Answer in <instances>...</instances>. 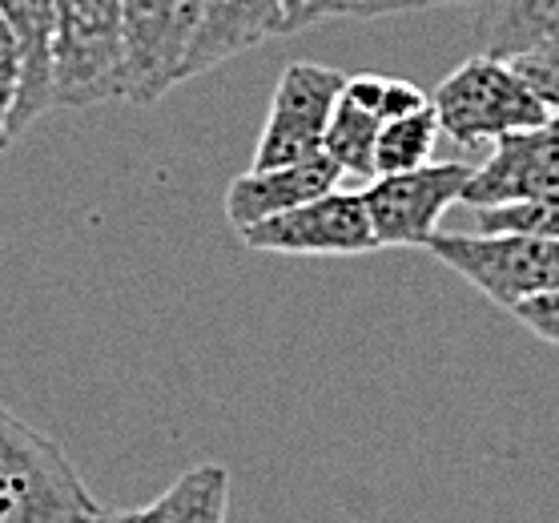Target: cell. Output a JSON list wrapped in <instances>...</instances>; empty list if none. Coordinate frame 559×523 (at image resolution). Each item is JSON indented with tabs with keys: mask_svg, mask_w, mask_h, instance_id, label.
<instances>
[{
	"mask_svg": "<svg viewBox=\"0 0 559 523\" xmlns=\"http://www.w3.org/2000/svg\"><path fill=\"white\" fill-rule=\"evenodd\" d=\"M102 515L64 447L0 403V523H90Z\"/></svg>",
	"mask_w": 559,
	"mask_h": 523,
	"instance_id": "cell-1",
	"label": "cell"
},
{
	"mask_svg": "<svg viewBox=\"0 0 559 523\" xmlns=\"http://www.w3.org/2000/svg\"><path fill=\"white\" fill-rule=\"evenodd\" d=\"M52 109L121 102V0H52Z\"/></svg>",
	"mask_w": 559,
	"mask_h": 523,
	"instance_id": "cell-2",
	"label": "cell"
},
{
	"mask_svg": "<svg viewBox=\"0 0 559 523\" xmlns=\"http://www.w3.org/2000/svg\"><path fill=\"white\" fill-rule=\"evenodd\" d=\"M431 109L439 117V129L459 145H496L508 133L544 126L547 105L535 97V90L523 81L515 61H499L475 52L463 61L451 78L435 90Z\"/></svg>",
	"mask_w": 559,
	"mask_h": 523,
	"instance_id": "cell-3",
	"label": "cell"
},
{
	"mask_svg": "<svg viewBox=\"0 0 559 523\" xmlns=\"http://www.w3.org/2000/svg\"><path fill=\"white\" fill-rule=\"evenodd\" d=\"M427 250L503 310H515L535 294H547L559 286L556 238H535V234H435Z\"/></svg>",
	"mask_w": 559,
	"mask_h": 523,
	"instance_id": "cell-4",
	"label": "cell"
},
{
	"mask_svg": "<svg viewBox=\"0 0 559 523\" xmlns=\"http://www.w3.org/2000/svg\"><path fill=\"white\" fill-rule=\"evenodd\" d=\"M202 25V0H121V102L157 105L174 85Z\"/></svg>",
	"mask_w": 559,
	"mask_h": 523,
	"instance_id": "cell-5",
	"label": "cell"
},
{
	"mask_svg": "<svg viewBox=\"0 0 559 523\" xmlns=\"http://www.w3.org/2000/svg\"><path fill=\"white\" fill-rule=\"evenodd\" d=\"M343 85L346 78L331 64H286L278 78V90L270 97L266 126H262L250 169H278L322 157V141H326V129H331L334 105L343 97Z\"/></svg>",
	"mask_w": 559,
	"mask_h": 523,
	"instance_id": "cell-6",
	"label": "cell"
},
{
	"mask_svg": "<svg viewBox=\"0 0 559 523\" xmlns=\"http://www.w3.org/2000/svg\"><path fill=\"white\" fill-rule=\"evenodd\" d=\"M475 169L463 162H431L411 174H391L362 186V205L379 246H431L439 222L471 186Z\"/></svg>",
	"mask_w": 559,
	"mask_h": 523,
	"instance_id": "cell-7",
	"label": "cell"
},
{
	"mask_svg": "<svg viewBox=\"0 0 559 523\" xmlns=\"http://www.w3.org/2000/svg\"><path fill=\"white\" fill-rule=\"evenodd\" d=\"M238 242L250 250L294 258H355L379 250L362 193L350 190H331L290 210V214L258 222V226L238 234Z\"/></svg>",
	"mask_w": 559,
	"mask_h": 523,
	"instance_id": "cell-8",
	"label": "cell"
},
{
	"mask_svg": "<svg viewBox=\"0 0 559 523\" xmlns=\"http://www.w3.org/2000/svg\"><path fill=\"white\" fill-rule=\"evenodd\" d=\"M559 190V117L544 126L520 129L496 141L484 166L471 174L463 205L471 210H499L547 198Z\"/></svg>",
	"mask_w": 559,
	"mask_h": 523,
	"instance_id": "cell-9",
	"label": "cell"
},
{
	"mask_svg": "<svg viewBox=\"0 0 559 523\" xmlns=\"http://www.w3.org/2000/svg\"><path fill=\"white\" fill-rule=\"evenodd\" d=\"M306 25V0H202V25L186 57L181 81L214 73L270 37H286Z\"/></svg>",
	"mask_w": 559,
	"mask_h": 523,
	"instance_id": "cell-10",
	"label": "cell"
},
{
	"mask_svg": "<svg viewBox=\"0 0 559 523\" xmlns=\"http://www.w3.org/2000/svg\"><path fill=\"white\" fill-rule=\"evenodd\" d=\"M338 181H343V174H338L331 157H310V162L278 169H250V174L229 181L226 217L234 234H242L250 226H258V222L290 214L298 205L338 190Z\"/></svg>",
	"mask_w": 559,
	"mask_h": 523,
	"instance_id": "cell-11",
	"label": "cell"
},
{
	"mask_svg": "<svg viewBox=\"0 0 559 523\" xmlns=\"http://www.w3.org/2000/svg\"><path fill=\"white\" fill-rule=\"evenodd\" d=\"M0 21L13 33L21 49V97L13 109V141L33 121L52 114V33H57V9L52 0H0Z\"/></svg>",
	"mask_w": 559,
	"mask_h": 523,
	"instance_id": "cell-12",
	"label": "cell"
},
{
	"mask_svg": "<svg viewBox=\"0 0 559 523\" xmlns=\"http://www.w3.org/2000/svg\"><path fill=\"white\" fill-rule=\"evenodd\" d=\"M551 40H559V0H479L475 4V45L484 57L515 61Z\"/></svg>",
	"mask_w": 559,
	"mask_h": 523,
	"instance_id": "cell-13",
	"label": "cell"
},
{
	"mask_svg": "<svg viewBox=\"0 0 559 523\" xmlns=\"http://www.w3.org/2000/svg\"><path fill=\"white\" fill-rule=\"evenodd\" d=\"M229 467L198 463L153 499L150 508L133 511V523H226L229 515Z\"/></svg>",
	"mask_w": 559,
	"mask_h": 523,
	"instance_id": "cell-14",
	"label": "cell"
},
{
	"mask_svg": "<svg viewBox=\"0 0 559 523\" xmlns=\"http://www.w3.org/2000/svg\"><path fill=\"white\" fill-rule=\"evenodd\" d=\"M379 133H382L379 117L338 97L331 129H326V141H322V157H331L343 178H362L370 186V181L379 178V169H374Z\"/></svg>",
	"mask_w": 559,
	"mask_h": 523,
	"instance_id": "cell-15",
	"label": "cell"
},
{
	"mask_svg": "<svg viewBox=\"0 0 559 523\" xmlns=\"http://www.w3.org/2000/svg\"><path fill=\"white\" fill-rule=\"evenodd\" d=\"M439 117L435 109H423V114L399 117V121H382L379 133V150H374V169L379 178H391V174H411V169L431 166L435 141H439Z\"/></svg>",
	"mask_w": 559,
	"mask_h": 523,
	"instance_id": "cell-16",
	"label": "cell"
},
{
	"mask_svg": "<svg viewBox=\"0 0 559 523\" xmlns=\"http://www.w3.org/2000/svg\"><path fill=\"white\" fill-rule=\"evenodd\" d=\"M475 222H479V234H535V238L559 242V190L535 202L475 210Z\"/></svg>",
	"mask_w": 559,
	"mask_h": 523,
	"instance_id": "cell-17",
	"label": "cell"
},
{
	"mask_svg": "<svg viewBox=\"0 0 559 523\" xmlns=\"http://www.w3.org/2000/svg\"><path fill=\"white\" fill-rule=\"evenodd\" d=\"M443 4H479V0H306V25H322L338 16L374 21V16L423 13V9H443Z\"/></svg>",
	"mask_w": 559,
	"mask_h": 523,
	"instance_id": "cell-18",
	"label": "cell"
},
{
	"mask_svg": "<svg viewBox=\"0 0 559 523\" xmlns=\"http://www.w3.org/2000/svg\"><path fill=\"white\" fill-rule=\"evenodd\" d=\"M515 69H520L523 81L535 90V97L547 105V114L559 117V40L515 57Z\"/></svg>",
	"mask_w": 559,
	"mask_h": 523,
	"instance_id": "cell-19",
	"label": "cell"
},
{
	"mask_svg": "<svg viewBox=\"0 0 559 523\" xmlns=\"http://www.w3.org/2000/svg\"><path fill=\"white\" fill-rule=\"evenodd\" d=\"M21 49H16L13 33L4 28V21H0V154L13 145V133H9V126H13V109H16V97H21Z\"/></svg>",
	"mask_w": 559,
	"mask_h": 523,
	"instance_id": "cell-20",
	"label": "cell"
},
{
	"mask_svg": "<svg viewBox=\"0 0 559 523\" xmlns=\"http://www.w3.org/2000/svg\"><path fill=\"white\" fill-rule=\"evenodd\" d=\"M511 314H515L535 338L559 346V286L547 294H535V298H527V302H520Z\"/></svg>",
	"mask_w": 559,
	"mask_h": 523,
	"instance_id": "cell-21",
	"label": "cell"
},
{
	"mask_svg": "<svg viewBox=\"0 0 559 523\" xmlns=\"http://www.w3.org/2000/svg\"><path fill=\"white\" fill-rule=\"evenodd\" d=\"M423 109H431V97H427L419 85L399 81V78H386V90H382V109H379L382 121H399V117L423 114Z\"/></svg>",
	"mask_w": 559,
	"mask_h": 523,
	"instance_id": "cell-22",
	"label": "cell"
},
{
	"mask_svg": "<svg viewBox=\"0 0 559 523\" xmlns=\"http://www.w3.org/2000/svg\"><path fill=\"white\" fill-rule=\"evenodd\" d=\"M90 523H133V511H105L102 508V515L90 520Z\"/></svg>",
	"mask_w": 559,
	"mask_h": 523,
	"instance_id": "cell-23",
	"label": "cell"
}]
</instances>
